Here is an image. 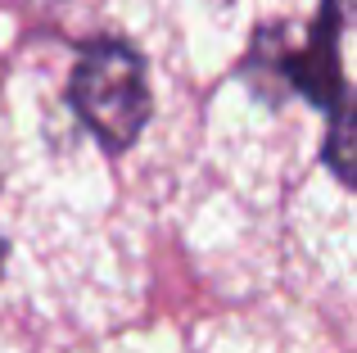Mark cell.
<instances>
[{
    "label": "cell",
    "mask_w": 357,
    "mask_h": 353,
    "mask_svg": "<svg viewBox=\"0 0 357 353\" xmlns=\"http://www.w3.org/2000/svg\"><path fill=\"white\" fill-rule=\"evenodd\" d=\"M340 27H344L340 0H326L321 18L312 23V36H307V50L280 54V73H289L294 87L312 105L331 109V114L349 109V100H344V73H340Z\"/></svg>",
    "instance_id": "obj_2"
},
{
    "label": "cell",
    "mask_w": 357,
    "mask_h": 353,
    "mask_svg": "<svg viewBox=\"0 0 357 353\" xmlns=\"http://www.w3.org/2000/svg\"><path fill=\"white\" fill-rule=\"evenodd\" d=\"M68 96L77 118L91 127L109 154H122L136 145V136L149 123V82H145V59L127 41H91L77 54Z\"/></svg>",
    "instance_id": "obj_1"
},
{
    "label": "cell",
    "mask_w": 357,
    "mask_h": 353,
    "mask_svg": "<svg viewBox=\"0 0 357 353\" xmlns=\"http://www.w3.org/2000/svg\"><path fill=\"white\" fill-rule=\"evenodd\" d=\"M349 154H353V118H349V109H344V114L331 118V145H326V159H331V168H335L340 181H349V176H353Z\"/></svg>",
    "instance_id": "obj_3"
}]
</instances>
